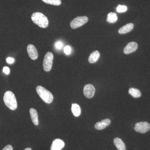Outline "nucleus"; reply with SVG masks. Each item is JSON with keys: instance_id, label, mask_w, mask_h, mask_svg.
<instances>
[{"instance_id": "1", "label": "nucleus", "mask_w": 150, "mask_h": 150, "mask_svg": "<svg viewBox=\"0 0 150 150\" xmlns=\"http://www.w3.org/2000/svg\"><path fill=\"white\" fill-rule=\"evenodd\" d=\"M31 19L35 24L42 28H46L48 25V18L40 12H35L32 14Z\"/></svg>"}, {"instance_id": "2", "label": "nucleus", "mask_w": 150, "mask_h": 150, "mask_svg": "<svg viewBox=\"0 0 150 150\" xmlns=\"http://www.w3.org/2000/svg\"><path fill=\"white\" fill-rule=\"evenodd\" d=\"M5 104L11 110H15L17 108V103L14 94L11 91L6 92L4 97Z\"/></svg>"}, {"instance_id": "3", "label": "nucleus", "mask_w": 150, "mask_h": 150, "mask_svg": "<svg viewBox=\"0 0 150 150\" xmlns=\"http://www.w3.org/2000/svg\"><path fill=\"white\" fill-rule=\"evenodd\" d=\"M36 91L40 98L46 103L49 104L53 101L54 96L52 93L42 86H37Z\"/></svg>"}, {"instance_id": "4", "label": "nucleus", "mask_w": 150, "mask_h": 150, "mask_svg": "<svg viewBox=\"0 0 150 150\" xmlns=\"http://www.w3.org/2000/svg\"><path fill=\"white\" fill-rule=\"evenodd\" d=\"M54 55L51 52H48L45 55L43 61V67L45 71H51L53 65Z\"/></svg>"}, {"instance_id": "5", "label": "nucleus", "mask_w": 150, "mask_h": 150, "mask_svg": "<svg viewBox=\"0 0 150 150\" xmlns=\"http://www.w3.org/2000/svg\"><path fill=\"white\" fill-rule=\"evenodd\" d=\"M88 20L87 17L78 16L72 21L70 23V26L73 29H76L85 24Z\"/></svg>"}, {"instance_id": "6", "label": "nucleus", "mask_w": 150, "mask_h": 150, "mask_svg": "<svg viewBox=\"0 0 150 150\" xmlns=\"http://www.w3.org/2000/svg\"><path fill=\"white\" fill-rule=\"evenodd\" d=\"M134 129L135 131L141 134H145L150 129V124L146 122H141L137 123Z\"/></svg>"}, {"instance_id": "7", "label": "nucleus", "mask_w": 150, "mask_h": 150, "mask_svg": "<svg viewBox=\"0 0 150 150\" xmlns=\"http://www.w3.org/2000/svg\"><path fill=\"white\" fill-rule=\"evenodd\" d=\"M95 89L92 85L90 84L86 85L83 88V94L86 97L88 98H92L94 95Z\"/></svg>"}, {"instance_id": "8", "label": "nucleus", "mask_w": 150, "mask_h": 150, "mask_svg": "<svg viewBox=\"0 0 150 150\" xmlns=\"http://www.w3.org/2000/svg\"><path fill=\"white\" fill-rule=\"evenodd\" d=\"M28 54L30 59L35 60L38 58V52L35 46L32 44H29L27 46Z\"/></svg>"}, {"instance_id": "9", "label": "nucleus", "mask_w": 150, "mask_h": 150, "mask_svg": "<svg viewBox=\"0 0 150 150\" xmlns=\"http://www.w3.org/2000/svg\"><path fill=\"white\" fill-rule=\"evenodd\" d=\"M138 45L135 42H131L128 43L124 48L123 52L126 54H129L133 53L137 50Z\"/></svg>"}, {"instance_id": "10", "label": "nucleus", "mask_w": 150, "mask_h": 150, "mask_svg": "<svg viewBox=\"0 0 150 150\" xmlns=\"http://www.w3.org/2000/svg\"><path fill=\"white\" fill-rule=\"evenodd\" d=\"M64 143L60 139H56L52 142L51 150H61L64 146Z\"/></svg>"}, {"instance_id": "11", "label": "nucleus", "mask_w": 150, "mask_h": 150, "mask_svg": "<svg viewBox=\"0 0 150 150\" xmlns=\"http://www.w3.org/2000/svg\"><path fill=\"white\" fill-rule=\"evenodd\" d=\"M110 123V119H106L102 120L100 122H97L95 125L96 129L98 130H101L109 126Z\"/></svg>"}, {"instance_id": "12", "label": "nucleus", "mask_w": 150, "mask_h": 150, "mask_svg": "<svg viewBox=\"0 0 150 150\" xmlns=\"http://www.w3.org/2000/svg\"><path fill=\"white\" fill-rule=\"evenodd\" d=\"M134 27V25L132 23H129L124 25L120 28L118 30V33L120 34H123L128 33L133 30Z\"/></svg>"}, {"instance_id": "13", "label": "nucleus", "mask_w": 150, "mask_h": 150, "mask_svg": "<svg viewBox=\"0 0 150 150\" xmlns=\"http://www.w3.org/2000/svg\"><path fill=\"white\" fill-rule=\"evenodd\" d=\"M29 112L33 123L35 126H38V119L37 111L34 108H31L30 109Z\"/></svg>"}, {"instance_id": "14", "label": "nucleus", "mask_w": 150, "mask_h": 150, "mask_svg": "<svg viewBox=\"0 0 150 150\" xmlns=\"http://www.w3.org/2000/svg\"><path fill=\"white\" fill-rule=\"evenodd\" d=\"M114 144L118 150H126V145L122 140L119 138H115L114 139Z\"/></svg>"}, {"instance_id": "15", "label": "nucleus", "mask_w": 150, "mask_h": 150, "mask_svg": "<svg viewBox=\"0 0 150 150\" xmlns=\"http://www.w3.org/2000/svg\"><path fill=\"white\" fill-rule=\"evenodd\" d=\"M99 57V52L97 51H94L90 55L88 58V62L91 64H93L97 62Z\"/></svg>"}, {"instance_id": "16", "label": "nucleus", "mask_w": 150, "mask_h": 150, "mask_svg": "<svg viewBox=\"0 0 150 150\" xmlns=\"http://www.w3.org/2000/svg\"><path fill=\"white\" fill-rule=\"evenodd\" d=\"M71 110L73 114L76 117H78L81 115V108L79 105L76 103H74L72 105Z\"/></svg>"}, {"instance_id": "17", "label": "nucleus", "mask_w": 150, "mask_h": 150, "mask_svg": "<svg viewBox=\"0 0 150 150\" xmlns=\"http://www.w3.org/2000/svg\"><path fill=\"white\" fill-rule=\"evenodd\" d=\"M118 20V16L115 13L110 12L108 14L107 21L109 23H114Z\"/></svg>"}, {"instance_id": "18", "label": "nucleus", "mask_w": 150, "mask_h": 150, "mask_svg": "<svg viewBox=\"0 0 150 150\" xmlns=\"http://www.w3.org/2000/svg\"><path fill=\"white\" fill-rule=\"evenodd\" d=\"M129 93L135 98H139L142 96V93L139 89L131 88L129 89Z\"/></svg>"}, {"instance_id": "19", "label": "nucleus", "mask_w": 150, "mask_h": 150, "mask_svg": "<svg viewBox=\"0 0 150 150\" xmlns=\"http://www.w3.org/2000/svg\"><path fill=\"white\" fill-rule=\"evenodd\" d=\"M44 3L54 6H59L62 4L61 0H42Z\"/></svg>"}, {"instance_id": "20", "label": "nucleus", "mask_w": 150, "mask_h": 150, "mask_svg": "<svg viewBox=\"0 0 150 150\" xmlns=\"http://www.w3.org/2000/svg\"><path fill=\"white\" fill-rule=\"evenodd\" d=\"M127 9H128L127 7L125 5H118L116 7V11L118 13L125 12L127 11Z\"/></svg>"}, {"instance_id": "21", "label": "nucleus", "mask_w": 150, "mask_h": 150, "mask_svg": "<svg viewBox=\"0 0 150 150\" xmlns=\"http://www.w3.org/2000/svg\"><path fill=\"white\" fill-rule=\"evenodd\" d=\"M64 52L67 55H69L71 52V48L69 46H67L64 48Z\"/></svg>"}, {"instance_id": "22", "label": "nucleus", "mask_w": 150, "mask_h": 150, "mask_svg": "<svg viewBox=\"0 0 150 150\" xmlns=\"http://www.w3.org/2000/svg\"><path fill=\"white\" fill-rule=\"evenodd\" d=\"M3 71L6 74L8 75L10 72V69L8 67H5L3 68Z\"/></svg>"}, {"instance_id": "23", "label": "nucleus", "mask_w": 150, "mask_h": 150, "mask_svg": "<svg viewBox=\"0 0 150 150\" xmlns=\"http://www.w3.org/2000/svg\"><path fill=\"white\" fill-rule=\"evenodd\" d=\"M62 46H63V44H62V43L61 41H58L56 42V47L57 49H61Z\"/></svg>"}, {"instance_id": "24", "label": "nucleus", "mask_w": 150, "mask_h": 150, "mask_svg": "<svg viewBox=\"0 0 150 150\" xmlns=\"http://www.w3.org/2000/svg\"><path fill=\"white\" fill-rule=\"evenodd\" d=\"M6 62L9 64H13L14 62V59L13 58L8 57L6 59Z\"/></svg>"}, {"instance_id": "25", "label": "nucleus", "mask_w": 150, "mask_h": 150, "mask_svg": "<svg viewBox=\"0 0 150 150\" xmlns=\"http://www.w3.org/2000/svg\"><path fill=\"white\" fill-rule=\"evenodd\" d=\"M2 150H13V149L11 145H8L5 147Z\"/></svg>"}, {"instance_id": "26", "label": "nucleus", "mask_w": 150, "mask_h": 150, "mask_svg": "<svg viewBox=\"0 0 150 150\" xmlns=\"http://www.w3.org/2000/svg\"><path fill=\"white\" fill-rule=\"evenodd\" d=\"M24 150H32V149L30 148H26V149H25Z\"/></svg>"}]
</instances>
